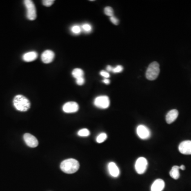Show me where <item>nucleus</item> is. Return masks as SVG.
Returning <instances> with one entry per match:
<instances>
[{"label": "nucleus", "mask_w": 191, "mask_h": 191, "mask_svg": "<svg viewBox=\"0 0 191 191\" xmlns=\"http://www.w3.org/2000/svg\"><path fill=\"white\" fill-rule=\"evenodd\" d=\"M178 116V111L176 110H172L167 113L166 116V121L168 124L174 122Z\"/></svg>", "instance_id": "4468645a"}, {"label": "nucleus", "mask_w": 191, "mask_h": 191, "mask_svg": "<svg viewBox=\"0 0 191 191\" xmlns=\"http://www.w3.org/2000/svg\"><path fill=\"white\" fill-rule=\"evenodd\" d=\"M80 167L79 163L74 159L64 160L60 165L62 171L66 174H73L76 173Z\"/></svg>", "instance_id": "f257e3e1"}, {"label": "nucleus", "mask_w": 191, "mask_h": 191, "mask_svg": "<svg viewBox=\"0 0 191 191\" xmlns=\"http://www.w3.org/2000/svg\"><path fill=\"white\" fill-rule=\"evenodd\" d=\"M24 4L27 10L26 16L28 20H34L37 17V12L35 6L32 0H25Z\"/></svg>", "instance_id": "20e7f679"}, {"label": "nucleus", "mask_w": 191, "mask_h": 191, "mask_svg": "<svg viewBox=\"0 0 191 191\" xmlns=\"http://www.w3.org/2000/svg\"><path fill=\"white\" fill-rule=\"evenodd\" d=\"M148 167V162L145 157L138 158L135 164V169L137 174H142L145 173Z\"/></svg>", "instance_id": "423d86ee"}, {"label": "nucleus", "mask_w": 191, "mask_h": 191, "mask_svg": "<svg viewBox=\"0 0 191 191\" xmlns=\"http://www.w3.org/2000/svg\"><path fill=\"white\" fill-rule=\"evenodd\" d=\"M104 12H105V14L108 16H110L111 17L114 16L113 9H112V7H106L104 9Z\"/></svg>", "instance_id": "aec40b11"}, {"label": "nucleus", "mask_w": 191, "mask_h": 191, "mask_svg": "<svg viewBox=\"0 0 191 191\" xmlns=\"http://www.w3.org/2000/svg\"><path fill=\"white\" fill-rule=\"evenodd\" d=\"M102 82L106 85H109L110 84V80L108 79H105L104 80H103Z\"/></svg>", "instance_id": "c85d7f7f"}, {"label": "nucleus", "mask_w": 191, "mask_h": 191, "mask_svg": "<svg viewBox=\"0 0 191 191\" xmlns=\"http://www.w3.org/2000/svg\"><path fill=\"white\" fill-rule=\"evenodd\" d=\"M180 168L183 170V171H184V170L185 169V166L182 165L180 166Z\"/></svg>", "instance_id": "c756f323"}, {"label": "nucleus", "mask_w": 191, "mask_h": 191, "mask_svg": "<svg viewBox=\"0 0 191 191\" xmlns=\"http://www.w3.org/2000/svg\"><path fill=\"white\" fill-rule=\"evenodd\" d=\"M160 73L159 64L157 62H153L149 65L146 71V78L150 81L156 80Z\"/></svg>", "instance_id": "7ed1b4c3"}, {"label": "nucleus", "mask_w": 191, "mask_h": 191, "mask_svg": "<svg viewBox=\"0 0 191 191\" xmlns=\"http://www.w3.org/2000/svg\"><path fill=\"white\" fill-rule=\"evenodd\" d=\"M85 80L84 77L78 78L76 79V83L78 85H83L85 84Z\"/></svg>", "instance_id": "393cba45"}, {"label": "nucleus", "mask_w": 191, "mask_h": 191, "mask_svg": "<svg viewBox=\"0 0 191 191\" xmlns=\"http://www.w3.org/2000/svg\"><path fill=\"white\" fill-rule=\"evenodd\" d=\"M78 136L80 137H88L90 135V132L89 130L87 128H83L81 130H79L78 132Z\"/></svg>", "instance_id": "6ab92c4d"}, {"label": "nucleus", "mask_w": 191, "mask_h": 191, "mask_svg": "<svg viewBox=\"0 0 191 191\" xmlns=\"http://www.w3.org/2000/svg\"><path fill=\"white\" fill-rule=\"evenodd\" d=\"M123 70V67L121 65H117V67H113V69L112 70V72L115 73H117L121 72Z\"/></svg>", "instance_id": "5701e85b"}, {"label": "nucleus", "mask_w": 191, "mask_h": 191, "mask_svg": "<svg viewBox=\"0 0 191 191\" xmlns=\"http://www.w3.org/2000/svg\"><path fill=\"white\" fill-rule=\"evenodd\" d=\"M13 106L16 110L20 111H27L30 107L29 100L22 95H17L13 100Z\"/></svg>", "instance_id": "f03ea898"}, {"label": "nucleus", "mask_w": 191, "mask_h": 191, "mask_svg": "<svg viewBox=\"0 0 191 191\" xmlns=\"http://www.w3.org/2000/svg\"><path fill=\"white\" fill-rule=\"evenodd\" d=\"M107 138V136L106 133H100L96 138L97 142L99 143H102L104 141H105Z\"/></svg>", "instance_id": "a211bd4d"}, {"label": "nucleus", "mask_w": 191, "mask_h": 191, "mask_svg": "<svg viewBox=\"0 0 191 191\" xmlns=\"http://www.w3.org/2000/svg\"><path fill=\"white\" fill-rule=\"evenodd\" d=\"M165 182L162 179L154 180L151 187V191H163L165 188Z\"/></svg>", "instance_id": "ddd939ff"}, {"label": "nucleus", "mask_w": 191, "mask_h": 191, "mask_svg": "<svg viewBox=\"0 0 191 191\" xmlns=\"http://www.w3.org/2000/svg\"><path fill=\"white\" fill-rule=\"evenodd\" d=\"M54 57L55 54L52 50H46L41 54V59L44 63L48 64L54 60Z\"/></svg>", "instance_id": "9b49d317"}, {"label": "nucleus", "mask_w": 191, "mask_h": 191, "mask_svg": "<svg viewBox=\"0 0 191 191\" xmlns=\"http://www.w3.org/2000/svg\"><path fill=\"white\" fill-rule=\"evenodd\" d=\"M81 28V29L83 30L84 32H86V33H89L92 30V27L89 24H82Z\"/></svg>", "instance_id": "4be33fe9"}, {"label": "nucleus", "mask_w": 191, "mask_h": 191, "mask_svg": "<svg viewBox=\"0 0 191 191\" xmlns=\"http://www.w3.org/2000/svg\"><path fill=\"white\" fill-rule=\"evenodd\" d=\"M72 74L74 78H76V79H78V78L84 77V71L82 70V69L76 68V69H74V70H73Z\"/></svg>", "instance_id": "f3484780"}, {"label": "nucleus", "mask_w": 191, "mask_h": 191, "mask_svg": "<svg viewBox=\"0 0 191 191\" xmlns=\"http://www.w3.org/2000/svg\"><path fill=\"white\" fill-rule=\"evenodd\" d=\"M24 140L26 145L31 148H35L38 145V141L36 137L29 133L24 134Z\"/></svg>", "instance_id": "6e6552de"}, {"label": "nucleus", "mask_w": 191, "mask_h": 191, "mask_svg": "<svg viewBox=\"0 0 191 191\" xmlns=\"http://www.w3.org/2000/svg\"><path fill=\"white\" fill-rule=\"evenodd\" d=\"M54 0H44L43 1V4L45 7H50L54 3Z\"/></svg>", "instance_id": "b1692460"}, {"label": "nucleus", "mask_w": 191, "mask_h": 191, "mask_svg": "<svg viewBox=\"0 0 191 191\" xmlns=\"http://www.w3.org/2000/svg\"><path fill=\"white\" fill-rule=\"evenodd\" d=\"M178 149L182 154L186 155L191 154V141L186 140L183 141L179 145Z\"/></svg>", "instance_id": "9d476101"}, {"label": "nucleus", "mask_w": 191, "mask_h": 191, "mask_svg": "<svg viewBox=\"0 0 191 191\" xmlns=\"http://www.w3.org/2000/svg\"><path fill=\"white\" fill-rule=\"evenodd\" d=\"M71 32L75 35H78L81 32V28L78 25H74L71 27Z\"/></svg>", "instance_id": "412c9836"}, {"label": "nucleus", "mask_w": 191, "mask_h": 191, "mask_svg": "<svg viewBox=\"0 0 191 191\" xmlns=\"http://www.w3.org/2000/svg\"><path fill=\"white\" fill-rule=\"evenodd\" d=\"M38 57V54L36 52L32 51V52H27L22 56V59L24 61L27 62L33 61L35 59H37Z\"/></svg>", "instance_id": "2eb2a0df"}, {"label": "nucleus", "mask_w": 191, "mask_h": 191, "mask_svg": "<svg viewBox=\"0 0 191 191\" xmlns=\"http://www.w3.org/2000/svg\"><path fill=\"white\" fill-rule=\"evenodd\" d=\"M110 20L111 21V22L115 25H118L119 24V20H118V19L116 18V17L114 16H112V17L110 18Z\"/></svg>", "instance_id": "a878e982"}, {"label": "nucleus", "mask_w": 191, "mask_h": 191, "mask_svg": "<svg viewBox=\"0 0 191 191\" xmlns=\"http://www.w3.org/2000/svg\"><path fill=\"white\" fill-rule=\"evenodd\" d=\"M137 133L138 137L141 139H147L150 137V131L147 126L143 125H140L137 126Z\"/></svg>", "instance_id": "0eeeda50"}, {"label": "nucleus", "mask_w": 191, "mask_h": 191, "mask_svg": "<svg viewBox=\"0 0 191 191\" xmlns=\"http://www.w3.org/2000/svg\"><path fill=\"white\" fill-rule=\"evenodd\" d=\"M79 110V105L76 102H70L65 103L63 106V111L66 113H73Z\"/></svg>", "instance_id": "1a4fd4ad"}, {"label": "nucleus", "mask_w": 191, "mask_h": 191, "mask_svg": "<svg viewBox=\"0 0 191 191\" xmlns=\"http://www.w3.org/2000/svg\"><path fill=\"white\" fill-rule=\"evenodd\" d=\"M108 170L110 174L113 177H117L119 175L120 171L116 164L114 162H111L108 165Z\"/></svg>", "instance_id": "f8f14e48"}, {"label": "nucleus", "mask_w": 191, "mask_h": 191, "mask_svg": "<svg viewBox=\"0 0 191 191\" xmlns=\"http://www.w3.org/2000/svg\"><path fill=\"white\" fill-rule=\"evenodd\" d=\"M180 167L178 166H174L172 167L171 171L169 172V175L174 180H177L180 177Z\"/></svg>", "instance_id": "dca6fc26"}, {"label": "nucleus", "mask_w": 191, "mask_h": 191, "mask_svg": "<svg viewBox=\"0 0 191 191\" xmlns=\"http://www.w3.org/2000/svg\"><path fill=\"white\" fill-rule=\"evenodd\" d=\"M100 74L102 76L105 78V79L110 78V75L109 73L106 72V71H102L100 72Z\"/></svg>", "instance_id": "bb28decb"}, {"label": "nucleus", "mask_w": 191, "mask_h": 191, "mask_svg": "<svg viewBox=\"0 0 191 191\" xmlns=\"http://www.w3.org/2000/svg\"><path fill=\"white\" fill-rule=\"evenodd\" d=\"M94 105L96 107L99 108L106 109L110 106V99L107 96L97 97L94 100Z\"/></svg>", "instance_id": "39448f33"}, {"label": "nucleus", "mask_w": 191, "mask_h": 191, "mask_svg": "<svg viewBox=\"0 0 191 191\" xmlns=\"http://www.w3.org/2000/svg\"><path fill=\"white\" fill-rule=\"evenodd\" d=\"M113 67H111V65H108L107 67H106V70L108 72H112V70H113Z\"/></svg>", "instance_id": "cd10ccee"}]
</instances>
